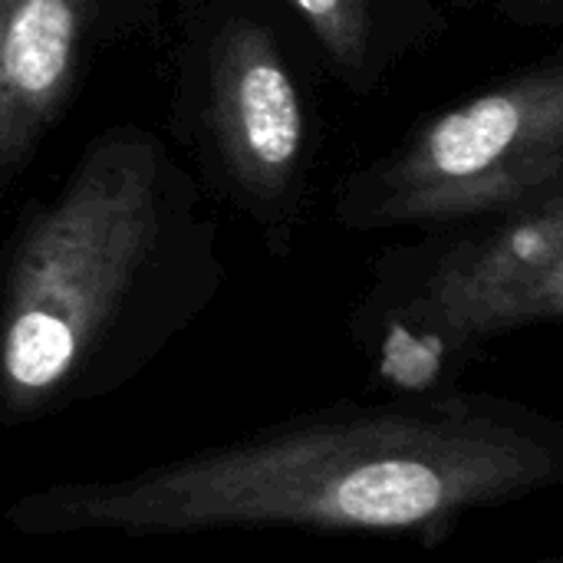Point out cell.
<instances>
[{
	"label": "cell",
	"mask_w": 563,
	"mask_h": 563,
	"mask_svg": "<svg viewBox=\"0 0 563 563\" xmlns=\"http://www.w3.org/2000/svg\"><path fill=\"white\" fill-rule=\"evenodd\" d=\"M563 168V73L558 63L495 86L439 119L396 158L373 221H449L554 191Z\"/></svg>",
	"instance_id": "obj_4"
},
{
	"label": "cell",
	"mask_w": 563,
	"mask_h": 563,
	"mask_svg": "<svg viewBox=\"0 0 563 563\" xmlns=\"http://www.w3.org/2000/svg\"><path fill=\"white\" fill-rule=\"evenodd\" d=\"M214 115L234 175L254 191H280L303 145V109L274 40L241 23L214 59Z\"/></svg>",
	"instance_id": "obj_5"
},
{
	"label": "cell",
	"mask_w": 563,
	"mask_h": 563,
	"mask_svg": "<svg viewBox=\"0 0 563 563\" xmlns=\"http://www.w3.org/2000/svg\"><path fill=\"white\" fill-rule=\"evenodd\" d=\"M563 482V426L508 396L389 393L333 402L125 478L56 482L3 508L33 541L214 531L402 534L449 541L472 515Z\"/></svg>",
	"instance_id": "obj_1"
},
{
	"label": "cell",
	"mask_w": 563,
	"mask_h": 563,
	"mask_svg": "<svg viewBox=\"0 0 563 563\" xmlns=\"http://www.w3.org/2000/svg\"><path fill=\"white\" fill-rule=\"evenodd\" d=\"M511 563H563V558H541V561H511Z\"/></svg>",
	"instance_id": "obj_8"
},
{
	"label": "cell",
	"mask_w": 563,
	"mask_h": 563,
	"mask_svg": "<svg viewBox=\"0 0 563 563\" xmlns=\"http://www.w3.org/2000/svg\"><path fill=\"white\" fill-rule=\"evenodd\" d=\"M307 16L320 43L343 63L360 59L363 53V13L360 0H294Z\"/></svg>",
	"instance_id": "obj_7"
},
{
	"label": "cell",
	"mask_w": 563,
	"mask_h": 563,
	"mask_svg": "<svg viewBox=\"0 0 563 563\" xmlns=\"http://www.w3.org/2000/svg\"><path fill=\"white\" fill-rule=\"evenodd\" d=\"M162 264L155 158L99 142L13 244L0 277V426H33L132 383L198 310Z\"/></svg>",
	"instance_id": "obj_2"
},
{
	"label": "cell",
	"mask_w": 563,
	"mask_h": 563,
	"mask_svg": "<svg viewBox=\"0 0 563 563\" xmlns=\"http://www.w3.org/2000/svg\"><path fill=\"white\" fill-rule=\"evenodd\" d=\"M528 3H548V7H554L558 0H528Z\"/></svg>",
	"instance_id": "obj_9"
},
{
	"label": "cell",
	"mask_w": 563,
	"mask_h": 563,
	"mask_svg": "<svg viewBox=\"0 0 563 563\" xmlns=\"http://www.w3.org/2000/svg\"><path fill=\"white\" fill-rule=\"evenodd\" d=\"M96 0H0V175L16 172L73 82Z\"/></svg>",
	"instance_id": "obj_6"
},
{
	"label": "cell",
	"mask_w": 563,
	"mask_h": 563,
	"mask_svg": "<svg viewBox=\"0 0 563 563\" xmlns=\"http://www.w3.org/2000/svg\"><path fill=\"white\" fill-rule=\"evenodd\" d=\"M563 317L561 188L482 241L386 284L356 320V340L386 393L449 389L492 340Z\"/></svg>",
	"instance_id": "obj_3"
}]
</instances>
